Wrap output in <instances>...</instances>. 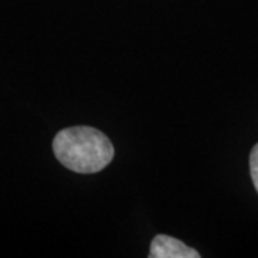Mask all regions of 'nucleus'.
<instances>
[{"mask_svg":"<svg viewBox=\"0 0 258 258\" xmlns=\"http://www.w3.org/2000/svg\"><path fill=\"white\" fill-rule=\"evenodd\" d=\"M249 172H251L252 182L258 192V144L252 148L251 155H249Z\"/></svg>","mask_w":258,"mask_h":258,"instance_id":"nucleus-3","label":"nucleus"},{"mask_svg":"<svg viewBox=\"0 0 258 258\" xmlns=\"http://www.w3.org/2000/svg\"><path fill=\"white\" fill-rule=\"evenodd\" d=\"M197 249L169 235H157L151 242L149 258H200Z\"/></svg>","mask_w":258,"mask_h":258,"instance_id":"nucleus-2","label":"nucleus"},{"mask_svg":"<svg viewBox=\"0 0 258 258\" xmlns=\"http://www.w3.org/2000/svg\"><path fill=\"white\" fill-rule=\"evenodd\" d=\"M57 161L78 174H95L111 164L115 149L111 139L92 126H71L53 139Z\"/></svg>","mask_w":258,"mask_h":258,"instance_id":"nucleus-1","label":"nucleus"}]
</instances>
